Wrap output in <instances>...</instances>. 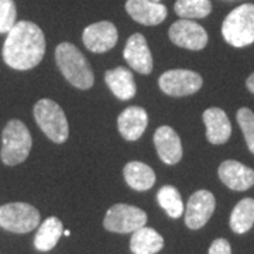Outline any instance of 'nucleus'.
I'll return each mask as SVG.
<instances>
[{
  "label": "nucleus",
  "instance_id": "obj_1",
  "mask_svg": "<svg viewBox=\"0 0 254 254\" xmlns=\"http://www.w3.org/2000/svg\"><path fill=\"white\" fill-rule=\"evenodd\" d=\"M3 61L17 71H28L46 54V36L33 21L21 20L10 28L3 44Z\"/></svg>",
  "mask_w": 254,
  "mask_h": 254
},
{
  "label": "nucleus",
  "instance_id": "obj_2",
  "mask_svg": "<svg viewBox=\"0 0 254 254\" xmlns=\"http://www.w3.org/2000/svg\"><path fill=\"white\" fill-rule=\"evenodd\" d=\"M55 61L64 78L71 85L82 91L91 89L95 82L93 71L78 47L71 43H61L55 48Z\"/></svg>",
  "mask_w": 254,
  "mask_h": 254
},
{
  "label": "nucleus",
  "instance_id": "obj_3",
  "mask_svg": "<svg viewBox=\"0 0 254 254\" xmlns=\"http://www.w3.org/2000/svg\"><path fill=\"white\" fill-rule=\"evenodd\" d=\"M31 145L33 140L27 126L18 119L10 120L1 131V163L14 167L26 161L31 151Z\"/></svg>",
  "mask_w": 254,
  "mask_h": 254
},
{
  "label": "nucleus",
  "instance_id": "obj_4",
  "mask_svg": "<svg viewBox=\"0 0 254 254\" xmlns=\"http://www.w3.org/2000/svg\"><path fill=\"white\" fill-rule=\"evenodd\" d=\"M222 36L227 44L242 48L254 43V4L245 3L232 10L222 24Z\"/></svg>",
  "mask_w": 254,
  "mask_h": 254
},
{
  "label": "nucleus",
  "instance_id": "obj_5",
  "mask_svg": "<svg viewBox=\"0 0 254 254\" xmlns=\"http://www.w3.org/2000/svg\"><path fill=\"white\" fill-rule=\"evenodd\" d=\"M34 119L38 127L43 130L51 141L63 144L69 136L68 120L63 108L51 99H40L34 105Z\"/></svg>",
  "mask_w": 254,
  "mask_h": 254
},
{
  "label": "nucleus",
  "instance_id": "obj_6",
  "mask_svg": "<svg viewBox=\"0 0 254 254\" xmlns=\"http://www.w3.org/2000/svg\"><path fill=\"white\" fill-rule=\"evenodd\" d=\"M40 225V212L33 205L13 202L0 206V227L11 233H28Z\"/></svg>",
  "mask_w": 254,
  "mask_h": 254
},
{
  "label": "nucleus",
  "instance_id": "obj_7",
  "mask_svg": "<svg viewBox=\"0 0 254 254\" xmlns=\"http://www.w3.org/2000/svg\"><path fill=\"white\" fill-rule=\"evenodd\" d=\"M147 215L143 209L126 205V203H116L106 212L103 220V226L106 230L113 233H133L140 227L145 226Z\"/></svg>",
  "mask_w": 254,
  "mask_h": 254
},
{
  "label": "nucleus",
  "instance_id": "obj_8",
  "mask_svg": "<svg viewBox=\"0 0 254 254\" xmlns=\"http://www.w3.org/2000/svg\"><path fill=\"white\" fill-rule=\"evenodd\" d=\"M202 78L199 73L190 69H171L164 72L158 85L160 89L170 96H190L199 91L202 88Z\"/></svg>",
  "mask_w": 254,
  "mask_h": 254
},
{
  "label": "nucleus",
  "instance_id": "obj_9",
  "mask_svg": "<svg viewBox=\"0 0 254 254\" xmlns=\"http://www.w3.org/2000/svg\"><path fill=\"white\" fill-rule=\"evenodd\" d=\"M168 37L175 46L187 48L190 51L203 50L208 44L206 30L193 20L181 18L175 21L168 30Z\"/></svg>",
  "mask_w": 254,
  "mask_h": 254
},
{
  "label": "nucleus",
  "instance_id": "obj_10",
  "mask_svg": "<svg viewBox=\"0 0 254 254\" xmlns=\"http://www.w3.org/2000/svg\"><path fill=\"white\" fill-rule=\"evenodd\" d=\"M215 206H216V200L212 192L206 190H196L190 198L187 209L184 210L185 225L192 230H198L203 227L213 215Z\"/></svg>",
  "mask_w": 254,
  "mask_h": 254
},
{
  "label": "nucleus",
  "instance_id": "obj_11",
  "mask_svg": "<svg viewBox=\"0 0 254 254\" xmlns=\"http://www.w3.org/2000/svg\"><path fill=\"white\" fill-rule=\"evenodd\" d=\"M119 33L112 21H98L83 30L82 41L92 53H106L118 44Z\"/></svg>",
  "mask_w": 254,
  "mask_h": 254
},
{
  "label": "nucleus",
  "instance_id": "obj_12",
  "mask_svg": "<svg viewBox=\"0 0 254 254\" xmlns=\"http://www.w3.org/2000/svg\"><path fill=\"white\" fill-rule=\"evenodd\" d=\"M123 57L127 64L138 73L148 75L153 71V55L143 34L136 33L127 40Z\"/></svg>",
  "mask_w": 254,
  "mask_h": 254
},
{
  "label": "nucleus",
  "instance_id": "obj_13",
  "mask_svg": "<svg viewBox=\"0 0 254 254\" xmlns=\"http://www.w3.org/2000/svg\"><path fill=\"white\" fill-rule=\"evenodd\" d=\"M218 174L220 181L233 190H246L254 185V170L235 160L223 161Z\"/></svg>",
  "mask_w": 254,
  "mask_h": 254
},
{
  "label": "nucleus",
  "instance_id": "obj_14",
  "mask_svg": "<svg viewBox=\"0 0 254 254\" xmlns=\"http://www.w3.org/2000/svg\"><path fill=\"white\" fill-rule=\"evenodd\" d=\"M154 145L158 157L164 164L174 165L182 158V144L180 136L173 127L161 126L155 130Z\"/></svg>",
  "mask_w": 254,
  "mask_h": 254
},
{
  "label": "nucleus",
  "instance_id": "obj_15",
  "mask_svg": "<svg viewBox=\"0 0 254 254\" xmlns=\"http://www.w3.org/2000/svg\"><path fill=\"white\" fill-rule=\"evenodd\" d=\"M126 11L134 21L143 26H157L167 18V7L151 0H127Z\"/></svg>",
  "mask_w": 254,
  "mask_h": 254
},
{
  "label": "nucleus",
  "instance_id": "obj_16",
  "mask_svg": "<svg viewBox=\"0 0 254 254\" xmlns=\"http://www.w3.org/2000/svg\"><path fill=\"white\" fill-rule=\"evenodd\" d=\"M148 125V116L143 108L138 106H130L125 109L118 118L119 131L123 138L128 141H136L147 128Z\"/></svg>",
  "mask_w": 254,
  "mask_h": 254
},
{
  "label": "nucleus",
  "instance_id": "obj_17",
  "mask_svg": "<svg viewBox=\"0 0 254 254\" xmlns=\"http://www.w3.org/2000/svg\"><path fill=\"white\" fill-rule=\"evenodd\" d=\"M203 123L206 127V138L212 144H223L230 138L232 125L227 115L219 108H209L203 112Z\"/></svg>",
  "mask_w": 254,
  "mask_h": 254
},
{
  "label": "nucleus",
  "instance_id": "obj_18",
  "mask_svg": "<svg viewBox=\"0 0 254 254\" xmlns=\"http://www.w3.org/2000/svg\"><path fill=\"white\" fill-rule=\"evenodd\" d=\"M105 81L108 83L112 93L120 100H128L134 98L137 88L133 73L125 66H118L109 69L105 73Z\"/></svg>",
  "mask_w": 254,
  "mask_h": 254
},
{
  "label": "nucleus",
  "instance_id": "obj_19",
  "mask_svg": "<svg viewBox=\"0 0 254 254\" xmlns=\"http://www.w3.org/2000/svg\"><path fill=\"white\" fill-rule=\"evenodd\" d=\"M164 247L163 236L151 227H140L133 232L130 250L133 254H155Z\"/></svg>",
  "mask_w": 254,
  "mask_h": 254
},
{
  "label": "nucleus",
  "instance_id": "obj_20",
  "mask_svg": "<svg viewBox=\"0 0 254 254\" xmlns=\"http://www.w3.org/2000/svg\"><path fill=\"white\" fill-rule=\"evenodd\" d=\"M123 175L127 185L134 190H148L155 184V174L153 168L140 161L127 163Z\"/></svg>",
  "mask_w": 254,
  "mask_h": 254
},
{
  "label": "nucleus",
  "instance_id": "obj_21",
  "mask_svg": "<svg viewBox=\"0 0 254 254\" xmlns=\"http://www.w3.org/2000/svg\"><path fill=\"white\" fill-rule=\"evenodd\" d=\"M63 235V222L55 216H51L46 219L38 227V232L34 237V246L38 252H50L57 246Z\"/></svg>",
  "mask_w": 254,
  "mask_h": 254
},
{
  "label": "nucleus",
  "instance_id": "obj_22",
  "mask_svg": "<svg viewBox=\"0 0 254 254\" xmlns=\"http://www.w3.org/2000/svg\"><path fill=\"white\" fill-rule=\"evenodd\" d=\"M254 225V199L245 198L237 203L230 215V227L237 235L249 232Z\"/></svg>",
  "mask_w": 254,
  "mask_h": 254
},
{
  "label": "nucleus",
  "instance_id": "obj_23",
  "mask_svg": "<svg viewBox=\"0 0 254 254\" xmlns=\"http://www.w3.org/2000/svg\"><path fill=\"white\" fill-rule=\"evenodd\" d=\"M157 200L170 218H181L185 210L180 190L171 185H165L157 192Z\"/></svg>",
  "mask_w": 254,
  "mask_h": 254
},
{
  "label": "nucleus",
  "instance_id": "obj_24",
  "mask_svg": "<svg viewBox=\"0 0 254 254\" xmlns=\"http://www.w3.org/2000/svg\"><path fill=\"white\" fill-rule=\"evenodd\" d=\"M174 10L181 18H205L212 11V3L210 0H177Z\"/></svg>",
  "mask_w": 254,
  "mask_h": 254
},
{
  "label": "nucleus",
  "instance_id": "obj_25",
  "mask_svg": "<svg viewBox=\"0 0 254 254\" xmlns=\"http://www.w3.org/2000/svg\"><path fill=\"white\" fill-rule=\"evenodd\" d=\"M237 123L245 134L249 150L254 154V113L249 108H242L237 112Z\"/></svg>",
  "mask_w": 254,
  "mask_h": 254
},
{
  "label": "nucleus",
  "instance_id": "obj_26",
  "mask_svg": "<svg viewBox=\"0 0 254 254\" xmlns=\"http://www.w3.org/2000/svg\"><path fill=\"white\" fill-rule=\"evenodd\" d=\"M17 9L14 0H0V34H7L16 24Z\"/></svg>",
  "mask_w": 254,
  "mask_h": 254
},
{
  "label": "nucleus",
  "instance_id": "obj_27",
  "mask_svg": "<svg viewBox=\"0 0 254 254\" xmlns=\"http://www.w3.org/2000/svg\"><path fill=\"white\" fill-rule=\"evenodd\" d=\"M208 254H232V247L226 239H216L210 247Z\"/></svg>",
  "mask_w": 254,
  "mask_h": 254
},
{
  "label": "nucleus",
  "instance_id": "obj_28",
  "mask_svg": "<svg viewBox=\"0 0 254 254\" xmlns=\"http://www.w3.org/2000/svg\"><path fill=\"white\" fill-rule=\"evenodd\" d=\"M246 85H247V89H249V91L252 92V93L254 95V72L252 73V75H250L249 78H247V81H246Z\"/></svg>",
  "mask_w": 254,
  "mask_h": 254
},
{
  "label": "nucleus",
  "instance_id": "obj_29",
  "mask_svg": "<svg viewBox=\"0 0 254 254\" xmlns=\"http://www.w3.org/2000/svg\"><path fill=\"white\" fill-rule=\"evenodd\" d=\"M69 235H71L69 230H64V236H69Z\"/></svg>",
  "mask_w": 254,
  "mask_h": 254
},
{
  "label": "nucleus",
  "instance_id": "obj_30",
  "mask_svg": "<svg viewBox=\"0 0 254 254\" xmlns=\"http://www.w3.org/2000/svg\"><path fill=\"white\" fill-rule=\"evenodd\" d=\"M151 1H155V3H161V0H151Z\"/></svg>",
  "mask_w": 254,
  "mask_h": 254
}]
</instances>
